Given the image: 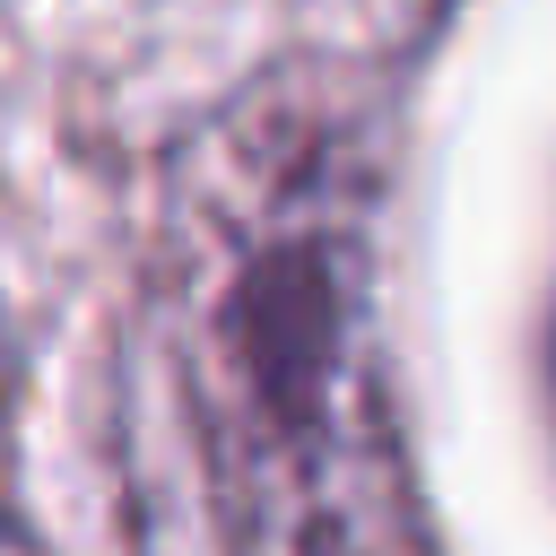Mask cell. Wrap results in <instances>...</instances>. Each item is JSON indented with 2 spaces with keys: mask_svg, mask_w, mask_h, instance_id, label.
<instances>
[{
  "mask_svg": "<svg viewBox=\"0 0 556 556\" xmlns=\"http://www.w3.org/2000/svg\"><path fill=\"white\" fill-rule=\"evenodd\" d=\"M0 400H9V382H0Z\"/></svg>",
  "mask_w": 556,
  "mask_h": 556,
  "instance_id": "2",
  "label": "cell"
},
{
  "mask_svg": "<svg viewBox=\"0 0 556 556\" xmlns=\"http://www.w3.org/2000/svg\"><path fill=\"white\" fill-rule=\"evenodd\" d=\"M165 304L226 556H434L382 356L365 165L330 113L261 96L182 156Z\"/></svg>",
  "mask_w": 556,
  "mask_h": 556,
  "instance_id": "1",
  "label": "cell"
}]
</instances>
